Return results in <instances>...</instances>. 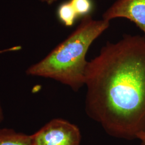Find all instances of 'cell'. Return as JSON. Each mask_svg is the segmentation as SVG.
Returning a JSON list of instances; mask_svg holds the SVG:
<instances>
[{
    "mask_svg": "<svg viewBox=\"0 0 145 145\" xmlns=\"http://www.w3.org/2000/svg\"><path fill=\"white\" fill-rule=\"evenodd\" d=\"M86 111L108 135L127 140L145 132V36L108 42L88 61Z\"/></svg>",
    "mask_w": 145,
    "mask_h": 145,
    "instance_id": "obj_1",
    "label": "cell"
},
{
    "mask_svg": "<svg viewBox=\"0 0 145 145\" xmlns=\"http://www.w3.org/2000/svg\"><path fill=\"white\" fill-rule=\"evenodd\" d=\"M110 22L95 20L91 15L84 16L74 31L45 57L28 68L26 74L51 78L77 91L85 84L88 50L109 28Z\"/></svg>",
    "mask_w": 145,
    "mask_h": 145,
    "instance_id": "obj_2",
    "label": "cell"
},
{
    "mask_svg": "<svg viewBox=\"0 0 145 145\" xmlns=\"http://www.w3.org/2000/svg\"><path fill=\"white\" fill-rule=\"evenodd\" d=\"M31 136L32 145H80L81 140L78 126L60 118L52 119Z\"/></svg>",
    "mask_w": 145,
    "mask_h": 145,
    "instance_id": "obj_3",
    "label": "cell"
},
{
    "mask_svg": "<svg viewBox=\"0 0 145 145\" xmlns=\"http://www.w3.org/2000/svg\"><path fill=\"white\" fill-rule=\"evenodd\" d=\"M124 18L135 23L145 36V0H116L105 11L102 19Z\"/></svg>",
    "mask_w": 145,
    "mask_h": 145,
    "instance_id": "obj_4",
    "label": "cell"
},
{
    "mask_svg": "<svg viewBox=\"0 0 145 145\" xmlns=\"http://www.w3.org/2000/svg\"><path fill=\"white\" fill-rule=\"evenodd\" d=\"M0 145H32L31 135L10 129H0Z\"/></svg>",
    "mask_w": 145,
    "mask_h": 145,
    "instance_id": "obj_5",
    "label": "cell"
},
{
    "mask_svg": "<svg viewBox=\"0 0 145 145\" xmlns=\"http://www.w3.org/2000/svg\"><path fill=\"white\" fill-rule=\"evenodd\" d=\"M59 20L65 26H72L78 17L72 5L69 1H66L59 6L57 10Z\"/></svg>",
    "mask_w": 145,
    "mask_h": 145,
    "instance_id": "obj_6",
    "label": "cell"
},
{
    "mask_svg": "<svg viewBox=\"0 0 145 145\" xmlns=\"http://www.w3.org/2000/svg\"><path fill=\"white\" fill-rule=\"evenodd\" d=\"M78 17L90 15L93 4L91 0H69Z\"/></svg>",
    "mask_w": 145,
    "mask_h": 145,
    "instance_id": "obj_7",
    "label": "cell"
},
{
    "mask_svg": "<svg viewBox=\"0 0 145 145\" xmlns=\"http://www.w3.org/2000/svg\"><path fill=\"white\" fill-rule=\"evenodd\" d=\"M137 139H139L141 141V145H145V132L139 133L137 135Z\"/></svg>",
    "mask_w": 145,
    "mask_h": 145,
    "instance_id": "obj_8",
    "label": "cell"
},
{
    "mask_svg": "<svg viewBox=\"0 0 145 145\" xmlns=\"http://www.w3.org/2000/svg\"><path fill=\"white\" fill-rule=\"evenodd\" d=\"M4 119V114H3V110L2 109V106L1 105V102L0 101V123L3 121Z\"/></svg>",
    "mask_w": 145,
    "mask_h": 145,
    "instance_id": "obj_9",
    "label": "cell"
},
{
    "mask_svg": "<svg viewBox=\"0 0 145 145\" xmlns=\"http://www.w3.org/2000/svg\"><path fill=\"white\" fill-rule=\"evenodd\" d=\"M38 1L50 5L55 3L56 1H57V0H38Z\"/></svg>",
    "mask_w": 145,
    "mask_h": 145,
    "instance_id": "obj_10",
    "label": "cell"
}]
</instances>
